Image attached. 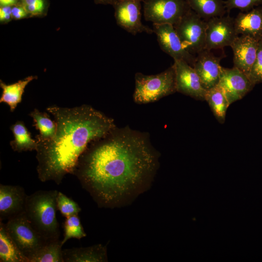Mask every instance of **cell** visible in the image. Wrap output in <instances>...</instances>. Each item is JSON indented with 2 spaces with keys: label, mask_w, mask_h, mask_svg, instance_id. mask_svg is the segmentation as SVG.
Here are the masks:
<instances>
[{
  "label": "cell",
  "mask_w": 262,
  "mask_h": 262,
  "mask_svg": "<svg viewBox=\"0 0 262 262\" xmlns=\"http://www.w3.org/2000/svg\"><path fill=\"white\" fill-rule=\"evenodd\" d=\"M19 2V0H0V6H12Z\"/></svg>",
  "instance_id": "1f68e13d"
},
{
  "label": "cell",
  "mask_w": 262,
  "mask_h": 262,
  "mask_svg": "<svg viewBox=\"0 0 262 262\" xmlns=\"http://www.w3.org/2000/svg\"><path fill=\"white\" fill-rule=\"evenodd\" d=\"M134 101L139 104L151 103L176 92L175 72L173 65L155 75L135 74Z\"/></svg>",
  "instance_id": "277c9868"
},
{
  "label": "cell",
  "mask_w": 262,
  "mask_h": 262,
  "mask_svg": "<svg viewBox=\"0 0 262 262\" xmlns=\"http://www.w3.org/2000/svg\"><path fill=\"white\" fill-rule=\"evenodd\" d=\"M217 85L224 91L230 104L243 98L255 86L246 74L234 66H221Z\"/></svg>",
  "instance_id": "8fae6325"
},
{
  "label": "cell",
  "mask_w": 262,
  "mask_h": 262,
  "mask_svg": "<svg viewBox=\"0 0 262 262\" xmlns=\"http://www.w3.org/2000/svg\"><path fill=\"white\" fill-rule=\"evenodd\" d=\"M205 49L208 50L223 49L230 46L239 36L234 23V18L227 16L214 17L207 20Z\"/></svg>",
  "instance_id": "ba28073f"
},
{
  "label": "cell",
  "mask_w": 262,
  "mask_h": 262,
  "mask_svg": "<svg viewBox=\"0 0 262 262\" xmlns=\"http://www.w3.org/2000/svg\"><path fill=\"white\" fill-rule=\"evenodd\" d=\"M248 76L255 85L262 82V40L259 42L256 58Z\"/></svg>",
  "instance_id": "83f0119b"
},
{
  "label": "cell",
  "mask_w": 262,
  "mask_h": 262,
  "mask_svg": "<svg viewBox=\"0 0 262 262\" xmlns=\"http://www.w3.org/2000/svg\"><path fill=\"white\" fill-rule=\"evenodd\" d=\"M58 192L39 190L27 196L25 214L33 228L48 241L60 239L56 217Z\"/></svg>",
  "instance_id": "3957f363"
},
{
  "label": "cell",
  "mask_w": 262,
  "mask_h": 262,
  "mask_svg": "<svg viewBox=\"0 0 262 262\" xmlns=\"http://www.w3.org/2000/svg\"><path fill=\"white\" fill-rule=\"evenodd\" d=\"M225 4L228 13L235 8L246 12L262 5V0H226Z\"/></svg>",
  "instance_id": "f1b7e54d"
},
{
  "label": "cell",
  "mask_w": 262,
  "mask_h": 262,
  "mask_svg": "<svg viewBox=\"0 0 262 262\" xmlns=\"http://www.w3.org/2000/svg\"><path fill=\"white\" fill-rule=\"evenodd\" d=\"M86 236L78 214L66 218L64 223V237L62 240L63 246L71 238L81 239Z\"/></svg>",
  "instance_id": "d4e9b609"
},
{
  "label": "cell",
  "mask_w": 262,
  "mask_h": 262,
  "mask_svg": "<svg viewBox=\"0 0 262 262\" xmlns=\"http://www.w3.org/2000/svg\"><path fill=\"white\" fill-rule=\"evenodd\" d=\"M64 262H102L107 261V249L101 244L86 247L63 249Z\"/></svg>",
  "instance_id": "e0dca14e"
},
{
  "label": "cell",
  "mask_w": 262,
  "mask_h": 262,
  "mask_svg": "<svg viewBox=\"0 0 262 262\" xmlns=\"http://www.w3.org/2000/svg\"><path fill=\"white\" fill-rule=\"evenodd\" d=\"M153 31L162 50L174 61L183 60L193 67L196 55L188 52L183 47L174 26L170 24H153Z\"/></svg>",
  "instance_id": "30bf717a"
},
{
  "label": "cell",
  "mask_w": 262,
  "mask_h": 262,
  "mask_svg": "<svg viewBox=\"0 0 262 262\" xmlns=\"http://www.w3.org/2000/svg\"><path fill=\"white\" fill-rule=\"evenodd\" d=\"M159 157L147 132L116 127L89 144L73 175L99 207L113 208L146 190L158 170Z\"/></svg>",
  "instance_id": "6da1fadb"
},
{
  "label": "cell",
  "mask_w": 262,
  "mask_h": 262,
  "mask_svg": "<svg viewBox=\"0 0 262 262\" xmlns=\"http://www.w3.org/2000/svg\"><path fill=\"white\" fill-rule=\"evenodd\" d=\"M146 20L153 24H176L190 9L185 0H143Z\"/></svg>",
  "instance_id": "52a82bcc"
},
{
  "label": "cell",
  "mask_w": 262,
  "mask_h": 262,
  "mask_svg": "<svg viewBox=\"0 0 262 262\" xmlns=\"http://www.w3.org/2000/svg\"><path fill=\"white\" fill-rule=\"evenodd\" d=\"M205 100L208 103L216 120L223 124L227 109L230 105L223 90L218 85L207 90Z\"/></svg>",
  "instance_id": "7402d4cb"
},
{
  "label": "cell",
  "mask_w": 262,
  "mask_h": 262,
  "mask_svg": "<svg viewBox=\"0 0 262 262\" xmlns=\"http://www.w3.org/2000/svg\"><path fill=\"white\" fill-rule=\"evenodd\" d=\"M20 2L30 17L45 16L49 7L48 0H24Z\"/></svg>",
  "instance_id": "4316f807"
},
{
  "label": "cell",
  "mask_w": 262,
  "mask_h": 262,
  "mask_svg": "<svg viewBox=\"0 0 262 262\" xmlns=\"http://www.w3.org/2000/svg\"><path fill=\"white\" fill-rule=\"evenodd\" d=\"M56 203L57 210L66 218L78 214L81 211V207L76 202L60 191L58 192Z\"/></svg>",
  "instance_id": "484cf974"
},
{
  "label": "cell",
  "mask_w": 262,
  "mask_h": 262,
  "mask_svg": "<svg viewBox=\"0 0 262 262\" xmlns=\"http://www.w3.org/2000/svg\"><path fill=\"white\" fill-rule=\"evenodd\" d=\"M121 0H94V2L96 4H110L112 6L115 3Z\"/></svg>",
  "instance_id": "d6a6232c"
},
{
  "label": "cell",
  "mask_w": 262,
  "mask_h": 262,
  "mask_svg": "<svg viewBox=\"0 0 262 262\" xmlns=\"http://www.w3.org/2000/svg\"><path fill=\"white\" fill-rule=\"evenodd\" d=\"M0 262H29L11 238L2 221H0Z\"/></svg>",
  "instance_id": "d6986e66"
},
{
  "label": "cell",
  "mask_w": 262,
  "mask_h": 262,
  "mask_svg": "<svg viewBox=\"0 0 262 262\" xmlns=\"http://www.w3.org/2000/svg\"><path fill=\"white\" fill-rule=\"evenodd\" d=\"M37 79L36 76H29L23 80L10 84L0 80V87L2 90L0 102L7 104L11 112H13L17 105L22 101L23 94L26 86L32 81Z\"/></svg>",
  "instance_id": "ac0fdd59"
},
{
  "label": "cell",
  "mask_w": 262,
  "mask_h": 262,
  "mask_svg": "<svg viewBox=\"0 0 262 262\" xmlns=\"http://www.w3.org/2000/svg\"><path fill=\"white\" fill-rule=\"evenodd\" d=\"M28 195L18 185L0 184V221L8 220L25 212Z\"/></svg>",
  "instance_id": "5bb4252c"
},
{
  "label": "cell",
  "mask_w": 262,
  "mask_h": 262,
  "mask_svg": "<svg viewBox=\"0 0 262 262\" xmlns=\"http://www.w3.org/2000/svg\"><path fill=\"white\" fill-rule=\"evenodd\" d=\"M143 0H121L113 6L117 24L128 33L135 35L143 32L153 33L152 29L141 22V1Z\"/></svg>",
  "instance_id": "9c48e42d"
},
{
  "label": "cell",
  "mask_w": 262,
  "mask_h": 262,
  "mask_svg": "<svg viewBox=\"0 0 262 262\" xmlns=\"http://www.w3.org/2000/svg\"><path fill=\"white\" fill-rule=\"evenodd\" d=\"M259 42L248 36H238L230 45L235 67L248 76L256 58Z\"/></svg>",
  "instance_id": "9a60e30c"
},
{
  "label": "cell",
  "mask_w": 262,
  "mask_h": 262,
  "mask_svg": "<svg viewBox=\"0 0 262 262\" xmlns=\"http://www.w3.org/2000/svg\"><path fill=\"white\" fill-rule=\"evenodd\" d=\"M190 8L202 19L225 16L227 12L223 0H185Z\"/></svg>",
  "instance_id": "44dd1931"
},
{
  "label": "cell",
  "mask_w": 262,
  "mask_h": 262,
  "mask_svg": "<svg viewBox=\"0 0 262 262\" xmlns=\"http://www.w3.org/2000/svg\"><path fill=\"white\" fill-rule=\"evenodd\" d=\"M5 224L11 238L29 262L30 258L49 241L33 228L24 213L9 219Z\"/></svg>",
  "instance_id": "5b68a950"
},
{
  "label": "cell",
  "mask_w": 262,
  "mask_h": 262,
  "mask_svg": "<svg viewBox=\"0 0 262 262\" xmlns=\"http://www.w3.org/2000/svg\"><path fill=\"white\" fill-rule=\"evenodd\" d=\"M212 50L204 49L197 53L193 66L206 90L218 84L222 66L220 63L226 56L225 54L216 56Z\"/></svg>",
  "instance_id": "4fadbf2b"
},
{
  "label": "cell",
  "mask_w": 262,
  "mask_h": 262,
  "mask_svg": "<svg viewBox=\"0 0 262 262\" xmlns=\"http://www.w3.org/2000/svg\"><path fill=\"white\" fill-rule=\"evenodd\" d=\"M23 0H19V1L21 2V1H23Z\"/></svg>",
  "instance_id": "836d02e7"
},
{
  "label": "cell",
  "mask_w": 262,
  "mask_h": 262,
  "mask_svg": "<svg viewBox=\"0 0 262 262\" xmlns=\"http://www.w3.org/2000/svg\"><path fill=\"white\" fill-rule=\"evenodd\" d=\"M176 91L196 100H205L207 90L193 67L183 60H175Z\"/></svg>",
  "instance_id": "7c38bea8"
},
{
  "label": "cell",
  "mask_w": 262,
  "mask_h": 262,
  "mask_svg": "<svg viewBox=\"0 0 262 262\" xmlns=\"http://www.w3.org/2000/svg\"><path fill=\"white\" fill-rule=\"evenodd\" d=\"M12 19V6H0V23H7Z\"/></svg>",
  "instance_id": "4dcf8cb0"
},
{
  "label": "cell",
  "mask_w": 262,
  "mask_h": 262,
  "mask_svg": "<svg viewBox=\"0 0 262 262\" xmlns=\"http://www.w3.org/2000/svg\"><path fill=\"white\" fill-rule=\"evenodd\" d=\"M47 111L53 116L57 129L53 139L36 140V170L42 182L60 184L66 174L73 175L89 144L116 126L113 118L87 104L73 108L53 105Z\"/></svg>",
  "instance_id": "7a4b0ae2"
},
{
  "label": "cell",
  "mask_w": 262,
  "mask_h": 262,
  "mask_svg": "<svg viewBox=\"0 0 262 262\" xmlns=\"http://www.w3.org/2000/svg\"><path fill=\"white\" fill-rule=\"evenodd\" d=\"M29 115L33 118V126L39 131V134L36 136V140L48 141L54 138L57 129L56 124L47 113L34 109Z\"/></svg>",
  "instance_id": "603a6c76"
},
{
  "label": "cell",
  "mask_w": 262,
  "mask_h": 262,
  "mask_svg": "<svg viewBox=\"0 0 262 262\" xmlns=\"http://www.w3.org/2000/svg\"><path fill=\"white\" fill-rule=\"evenodd\" d=\"M62 240L48 241L32 256L29 262H64Z\"/></svg>",
  "instance_id": "cb8c5ba5"
},
{
  "label": "cell",
  "mask_w": 262,
  "mask_h": 262,
  "mask_svg": "<svg viewBox=\"0 0 262 262\" xmlns=\"http://www.w3.org/2000/svg\"><path fill=\"white\" fill-rule=\"evenodd\" d=\"M174 27L184 49L196 55L205 49L206 21L191 9Z\"/></svg>",
  "instance_id": "8992f818"
},
{
  "label": "cell",
  "mask_w": 262,
  "mask_h": 262,
  "mask_svg": "<svg viewBox=\"0 0 262 262\" xmlns=\"http://www.w3.org/2000/svg\"><path fill=\"white\" fill-rule=\"evenodd\" d=\"M10 129L14 135V140L10 142L12 149L16 152L35 150L37 147V142L31 136L24 123L17 121L12 124Z\"/></svg>",
  "instance_id": "ffe728a7"
},
{
  "label": "cell",
  "mask_w": 262,
  "mask_h": 262,
  "mask_svg": "<svg viewBox=\"0 0 262 262\" xmlns=\"http://www.w3.org/2000/svg\"><path fill=\"white\" fill-rule=\"evenodd\" d=\"M12 16L13 19L19 20L30 17L24 7L19 1L12 6Z\"/></svg>",
  "instance_id": "f546056e"
},
{
  "label": "cell",
  "mask_w": 262,
  "mask_h": 262,
  "mask_svg": "<svg viewBox=\"0 0 262 262\" xmlns=\"http://www.w3.org/2000/svg\"><path fill=\"white\" fill-rule=\"evenodd\" d=\"M237 33L258 41L262 40V6L246 12H240L234 18Z\"/></svg>",
  "instance_id": "2e32d148"
}]
</instances>
